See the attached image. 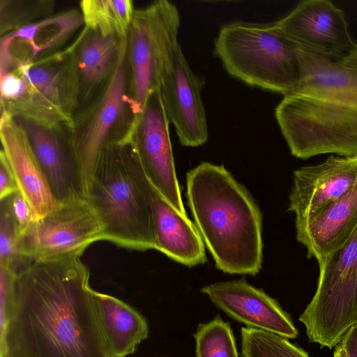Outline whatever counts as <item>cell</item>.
Masks as SVG:
<instances>
[{"label": "cell", "mask_w": 357, "mask_h": 357, "mask_svg": "<svg viewBox=\"0 0 357 357\" xmlns=\"http://www.w3.org/2000/svg\"><path fill=\"white\" fill-rule=\"evenodd\" d=\"M22 77L29 85V91L42 100L45 109H58L60 106L59 74L46 67H22Z\"/></svg>", "instance_id": "26"}, {"label": "cell", "mask_w": 357, "mask_h": 357, "mask_svg": "<svg viewBox=\"0 0 357 357\" xmlns=\"http://www.w3.org/2000/svg\"><path fill=\"white\" fill-rule=\"evenodd\" d=\"M15 273L0 266V334L5 331L13 309Z\"/></svg>", "instance_id": "29"}, {"label": "cell", "mask_w": 357, "mask_h": 357, "mask_svg": "<svg viewBox=\"0 0 357 357\" xmlns=\"http://www.w3.org/2000/svg\"><path fill=\"white\" fill-rule=\"evenodd\" d=\"M169 123L160 89H155L141 112L135 148L151 183L178 212L187 215L176 174Z\"/></svg>", "instance_id": "10"}, {"label": "cell", "mask_w": 357, "mask_h": 357, "mask_svg": "<svg viewBox=\"0 0 357 357\" xmlns=\"http://www.w3.org/2000/svg\"><path fill=\"white\" fill-rule=\"evenodd\" d=\"M204 85V79L191 70L178 43L162 77L160 91L166 116L180 144L185 146H199L208 139L206 114L201 96Z\"/></svg>", "instance_id": "9"}, {"label": "cell", "mask_w": 357, "mask_h": 357, "mask_svg": "<svg viewBox=\"0 0 357 357\" xmlns=\"http://www.w3.org/2000/svg\"><path fill=\"white\" fill-rule=\"evenodd\" d=\"M116 50L112 36L100 33L91 36L82 45L79 68L85 82L96 84L105 75Z\"/></svg>", "instance_id": "25"}, {"label": "cell", "mask_w": 357, "mask_h": 357, "mask_svg": "<svg viewBox=\"0 0 357 357\" xmlns=\"http://www.w3.org/2000/svg\"><path fill=\"white\" fill-rule=\"evenodd\" d=\"M0 357H114L80 257L22 261Z\"/></svg>", "instance_id": "1"}, {"label": "cell", "mask_w": 357, "mask_h": 357, "mask_svg": "<svg viewBox=\"0 0 357 357\" xmlns=\"http://www.w3.org/2000/svg\"><path fill=\"white\" fill-rule=\"evenodd\" d=\"M95 303L102 330L114 357L134 354L149 335L145 318L124 301L96 291Z\"/></svg>", "instance_id": "20"}, {"label": "cell", "mask_w": 357, "mask_h": 357, "mask_svg": "<svg viewBox=\"0 0 357 357\" xmlns=\"http://www.w3.org/2000/svg\"><path fill=\"white\" fill-rule=\"evenodd\" d=\"M0 202L6 204L14 222L19 239L36 220L32 208L20 191Z\"/></svg>", "instance_id": "28"}, {"label": "cell", "mask_w": 357, "mask_h": 357, "mask_svg": "<svg viewBox=\"0 0 357 357\" xmlns=\"http://www.w3.org/2000/svg\"><path fill=\"white\" fill-rule=\"evenodd\" d=\"M152 199L155 250L189 267L204 264V243L196 225L155 187Z\"/></svg>", "instance_id": "19"}, {"label": "cell", "mask_w": 357, "mask_h": 357, "mask_svg": "<svg viewBox=\"0 0 357 357\" xmlns=\"http://www.w3.org/2000/svg\"><path fill=\"white\" fill-rule=\"evenodd\" d=\"M194 337L196 357H239L230 324L220 316L200 324Z\"/></svg>", "instance_id": "24"}, {"label": "cell", "mask_w": 357, "mask_h": 357, "mask_svg": "<svg viewBox=\"0 0 357 357\" xmlns=\"http://www.w3.org/2000/svg\"><path fill=\"white\" fill-rule=\"evenodd\" d=\"M181 24L177 7L158 1L133 21L132 59L135 102L142 112L150 93L160 89L176 45Z\"/></svg>", "instance_id": "8"}, {"label": "cell", "mask_w": 357, "mask_h": 357, "mask_svg": "<svg viewBox=\"0 0 357 357\" xmlns=\"http://www.w3.org/2000/svg\"><path fill=\"white\" fill-rule=\"evenodd\" d=\"M340 343L345 350L347 357H357V325L353 326L346 332Z\"/></svg>", "instance_id": "32"}, {"label": "cell", "mask_w": 357, "mask_h": 357, "mask_svg": "<svg viewBox=\"0 0 357 357\" xmlns=\"http://www.w3.org/2000/svg\"><path fill=\"white\" fill-rule=\"evenodd\" d=\"M188 206L218 269L257 274L262 264V217L246 188L223 165L203 162L186 177Z\"/></svg>", "instance_id": "2"}, {"label": "cell", "mask_w": 357, "mask_h": 357, "mask_svg": "<svg viewBox=\"0 0 357 357\" xmlns=\"http://www.w3.org/2000/svg\"><path fill=\"white\" fill-rule=\"evenodd\" d=\"M318 264L317 289L299 321L310 342L332 349L357 325V229Z\"/></svg>", "instance_id": "6"}, {"label": "cell", "mask_w": 357, "mask_h": 357, "mask_svg": "<svg viewBox=\"0 0 357 357\" xmlns=\"http://www.w3.org/2000/svg\"><path fill=\"white\" fill-rule=\"evenodd\" d=\"M29 92V85L22 77H18L10 73L1 74V99L17 100Z\"/></svg>", "instance_id": "30"}, {"label": "cell", "mask_w": 357, "mask_h": 357, "mask_svg": "<svg viewBox=\"0 0 357 357\" xmlns=\"http://www.w3.org/2000/svg\"><path fill=\"white\" fill-rule=\"evenodd\" d=\"M214 46L227 72L247 84L284 96L298 87L297 45L275 22H230L220 29Z\"/></svg>", "instance_id": "4"}, {"label": "cell", "mask_w": 357, "mask_h": 357, "mask_svg": "<svg viewBox=\"0 0 357 357\" xmlns=\"http://www.w3.org/2000/svg\"><path fill=\"white\" fill-rule=\"evenodd\" d=\"M20 191L15 178L5 158L0 153V201Z\"/></svg>", "instance_id": "31"}, {"label": "cell", "mask_w": 357, "mask_h": 357, "mask_svg": "<svg viewBox=\"0 0 357 357\" xmlns=\"http://www.w3.org/2000/svg\"><path fill=\"white\" fill-rule=\"evenodd\" d=\"M0 137L1 154L15 178L20 192L31 206L36 220L42 218L59 202L51 191L26 130L4 112L1 119Z\"/></svg>", "instance_id": "15"}, {"label": "cell", "mask_w": 357, "mask_h": 357, "mask_svg": "<svg viewBox=\"0 0 357 357\" xmlns=\"http://www.w3.org/2000/svg\"><path fill=\"white\" fill-rule=\"evenodd\" d=\"M202 291L233 319L248 327L266 331L286 338L298 335L289 315L278 301L244 280L207 285Z\"/></svg>", "instance_id": "12"}, {"label": "cell", "mask_w": 357, "mask_h": 357, "mask_svg": "<svg viewBox=\"0 0 357 357\" xmlns=\"http://www.w3.org/2000/svg\"><path fill=\"white\" fill-rule=\"evenodd\" d=\"M153 188L135 147L103 151L86 198L102 221L105 241L132 250H155Z\"/></svg>", "instance_id": "3"}, {"label": "cell", "mask_w": 357, "mask_h": 357, "mask_svg": "<svg viewBox=\"0 0 357 357\" xmlns=\"http://www.w3.org/2000/svg\"><path fill=\"white\" fill-rule=\"evenodd\" d=\"M275 115L291 153L298 158L357 155V106L291 93L284 96Z\"/></svg>", "instance_id": "5"}, {"label": "cell", "mask_w": 357, "mask_h": 357, "mask_svg": "<svg viewBox=\"0 0 357 357\" xmlns=\"http://www.w3.org/2000/svg\"><path fill=\"white\" fill-rule=\"evenodd\" d=\"M0 202V266L16 271L22 261L18 235L6 204Z\"/></svg>", "instance_id": "27"}, {"label": "cell", "mask_w": 357, "mask_h": 357, "mask_svg": "<svg viewBox=\"0 0 357 357\" xmlns=\"http://www.w3.org/2000/svg\"><path fill=\"white\" fill-rule=\"evenodd\" d=\"M296 239L317 262L345 243L357 229V184L307 218L295 222Z\"/></svg>", "instance_id": "16"}, {"label": "cell", "mask_w": 357, "mask_h": 357, "mask_svg": "<svg viewBox=\"0 0 357 357\" xmlns=\"http://www.w3.org/2000/svg\"><path fill=\"white\" fill-rule=\"evenodd\" d=\"M84 21L77 13L69 12L25 25L6 38L21 40L31 49L32 59L40 52L56 45Z\"/></svg>", "instance_id": "21"}, {"label": "cell", "mask_w": 357, "mask_h": 357, "mask_svg": "<svg viewBox=\"0 0 357 357\" xmlns=\"http://www.w3.org/2000/svg\"><path fill=\"white\" fill-rule=\"evenodd\" d=\"M119 58L100 107L82 135L73 143L84 181L85 197L92 174L103 151L112 127L117 120L125 100V48Z\"/></svg>", "instance_id": "17"}, {"label": "cell", "mask_w": 357, "mask_h": 357, "mask_svg": "<svg viewBox=\"0 0 357 357\" xmlns=\"http://www.w3.org/2000/svg\"><path fill=\"white\" fill-rule=\"evenodd\" d=\"M84 22L105 36H125L133 17V6L128 0L82 1Z\"/></svg>", "instance_id": "22"}, {"label": "cell", "mask_w": 357, "mask_h": 357, "mask_svg": "<svg viewBox=\"0 0 357 357\" xmlns=\"http://www.w3.org/2000/svg\"><path fill=\"white\" fill-rule=\"evenodd\" d=\"M25 130L56 200L61 202L85 197L82 174L74 149H66L57 136L47 128L33 125Z\"/></svg>", "instance_id": "18"}, {"label": "cell", "mask_w": 357, "mask_h": 357, "mask_svg": "<svg viewBox=\"0 0 357 357\" xmlns=\"http://www.w3.org/2000/svg\"><path fill=\"white\" fill-rule=\"evenodd\" d=\"M334 357H347L345 350L340 342L335 347Z\"/></svg>", "instance_id": "33"}, {"label": "cell", "mask_w": 357, "mask_h": 357, "mask_svg": "<svg viewBox=\"0 0 357 357\" xmlns=\"http://www.w3.org/2000/svg\"><path fill=\"white\" fill-rule=\"evenodd\" d=\"M296 45L301 80L293 93L357 106V44L340 54L321 53Z\"/></svg>", "instance_id": "14"}, {"label": "cell", "mask_w": 357, "mask_h": 357, "mask_svg": "<svg viewBox=\"0 0 357 357\" xmlns=\"http://www.w3.org/2000/svg\"><path fill=\"white\" fill-rule=\"evenodd\" d=\"M241 344L242 357H310L287 338L255 328H241Z\"/></svg>", "instance_id": "23"}, {"label": "cell", "mask_w": 357, "mask_h": 357, "mask_svg": "<svg viewBox=\"0 0 357 357\" xmlns=\"http://www.w3.org/2000/svg\"><path fill=\"white\" fill-rule=\"evenodd\" d=\"M277 27L298 46L314 52L340 54L354 48L342 10L328 0L300 1Z\"/></svg>", "instance_id": "11"}, {"label": "cell", "mask_w": 357, "mask_h": 357, "mask_svg": "<svg viewBox=\"0 0 357 357\" xmlns=\"http://www.w3.org/2000/svg\"><path fill=\"white\" fill-rule=\"evenodd\" d=\"M105 240V229L97 212L86 197L59 202L35 220L18 239L22 259L47 261L80 257L91 243Z\"/></svg>", "instance_id": "7"}, {"label": "cell", "mask_w": 357, "mask_h": 357, "mask_svg": "<svg viewBox=\"0 0 357 357\" xmlns=\"http://www.w3.org/2000/svg\"><path fill=\"white\" fill-rule=\"evenodd\" d=\"M289 210L295 222L312 215L357 184V155H330L320 164L294 172Z\"/></svg>", "instance_id": "13"}]
</instances>
